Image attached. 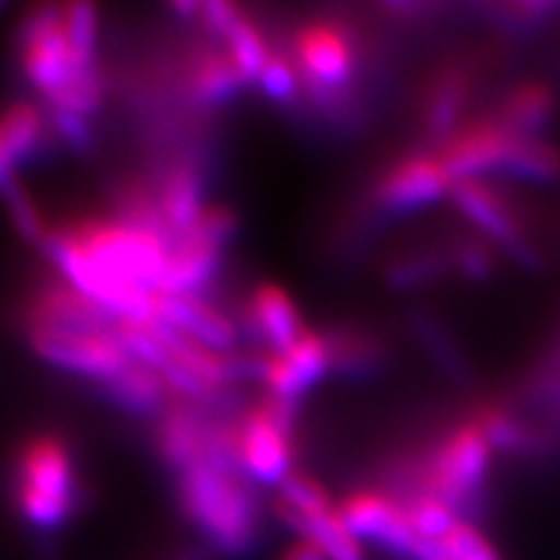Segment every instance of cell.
<instances>
[{
    "instance_id": "32",
    "label": "cell",
    "mask_w": 560,
    "mask_h": 560,
    "mask_svg": "<svg viewBox=\"0 0 560 560\" xmlns=\"http://www.w3.org/2000/svg\"><path fill=\"white\" fill-rule=\"evenodd\" d=\"M457 268L465 278L482 280L493 270V257L490 252L478 242H465L457 247Z\"/></svg>"
},
{
    "instance_id": "17",
    "label": "cell",
    "mask_w": 560,
    "mask_h": 560,
    "mask_svg": "<svg viewBox=\"0 0 560 560\" xmlns=\"http://www.w3.org/2000/svg\"><path fill=\"white\" fill-rule=\"evenodd\" d=\"M223 252L226 247L206 240L195 229L187 231L172 242L159 293H202L210 280L219 276Z\"/></svg>"
},
{
    "instance_id": "29",
    "label": "cell",
    "mask_w": 560,
    "mask_h": 560,
    "mask_svg": "<svg viewBox=\"0 0 560 560\" xmlns=\"http://www.w3.org/2000/svg\"><path fill=\"white\" fill-rule=\"evenodd\" d=\"M462 104H465V81L459 75H446L444 81H439L436 91H433L431 104H429V130L436 138H450L454 136V122H457Z\"/></svg>"
},
{
    "instance_id": "2",
    "label": "cell",
    "mask_w": 560,
    "mask_h": 560,
    "mask_svg": "<svg viewBox=\"0 0 560 560\" xmlns=\"http://www.w3.org/2000/svg\"><path fill=\"white\" fill-rule=\"evenodd\" d=\"M13 501L21 520L37 529H58L75 506V462L52 433L26 439L13 459Z\"/></svg>"
},
{
    "instance_id": "7",
    "label": "cell",
    "mask_w": 560,
    "mask_h": 560,
    "mask_svg": "<svg viewBox=\"0 0 560 560\" xmlns=\"http://www.w3.org/2000/svg\"><path fill=\"white\" fill-rule=\"evenodd\" d=\"M490 441L482 433L478 420L459 425L452 436H446L433 454L425 493L439 495L457 511L478 493L488 475Z\"/></svg>"
},
{
    "instance_id": "28",
    "label": "cell",
    "mask_w": 560,
    "mask_h": 560,
    "mask_svg": "<svg viewBox=\"0 0 560 560\" xmlns=\"http://www.w3.org/2000/svg\"><path fill=\"white\" fill-rule=\"evenodd\" d=\"M276 509L291 511L296 516H314L322 511L335 509V503L317 478L306 472H291L289 478L278 486V501Z\"/></svg>"
},
{
    "instance_id": "22",
    "label": "cell",
    "mask_w": 560,
    "mask_h": 560,
    "mask_svg": "<svg viewBox=\"0 0 560 560\" xmlns=\"http://www.w3.org/2000/svg\"><path fill=\"white\" fill-rule=\"evenodd\" d=\"M247 86L240 68L234 66L226 50H210L195 58L190 73H187V89L198 104L219 107L234 100Z\"/></svg>"
},
{
    "instance_id": "4",
    "label": "cell",
    "mask_w": 560,
    "mask_h": 560,
    "mask_svg": "<svg viewBox=\"0 0 560 560\" xmlns=\"http://www.w3.org/2000/svg\"><path fill=\"white\" fill-rule=\"evenodd\" d=\"M19 60L24 81L47 104L83 75L70 52L62 3H45L26 13L19 24Z\"/></svg>"
},
{
    "instance_id": "24",
    "label": "cell",
    "mask_w": 560,
    "mask_h": 560,
    "mask_svg": "<svg viewBox=\"0 0 560 560\" xmlns=\"http://www.w3.org/2000/svg\"><path fill=\"white\" fill-rule=\"evenodd\" d=\"M66 13V32L79 73L96 70V47H100V9L86 0L62 5Z\"/></svg>"
},
{
    "instance_id": "12",
    "label": "cell",
    "mask_w": 560,
    "mask_h": 560,
    "mask_svg": "<svg viewBox=\"0 0 560 560\" xmlns=\"http://www.w3.org/2000/svg\"><path fill=\"white\" fill-rule=\"evenodd\" d=\"M514 132L501 122H480L457 128L454 136L444 140L436 156L450 177L457 182L478 179L480 174L493 170H506V159L514 143Z\"/></svg>"
},
{
    "instance_id": "23",
    "label": "cell",
    "mask_w": 560,
    "mask_h": 560,
    "mask_svg": "<svg viewBox=\"0 0 560 560\" xmlns=\"http://www.w3.org/2000/svg\"><path fill=\"white\" fill-rule=\"evenodd\" d=\"M552 109H556V100H552L548 86H542V83H522L503 102L499 122L509 132H514V136L537 138V132L548 125Z\"/></svg>"
},
{
    "instance_id": "33",
    "label": "cell",
    "mask_w": 560,
    "mask_h": 560,
    "mask_svg": "<svg viewBox=\"0 0 560 560\" xmlns=\"http://www.w3.org/2000/svg\"><path fill=\"white\" fill-rule=\"evenodd\" d=\"M278 560H327V558H325V552L317 548V545L296 537V540H293L289 548L280 552Z\"/></svg>"
},
{
    "instance_id": "19",
    "label": "cell",
    "mask_w": 560,
    "mask_h": 560,
    "mask_svg": "<svg viewBox=\"0 0 560 560\" xmlns=\"http://www.w3.org/2000/svg\"><path fill=\"white\" fill-rule=\"evenodd\" d=\"M45 115L37 104L16 102L0 112V185L16 177V170L39 149Z\"/></svg>"
},
{
    "instance_id": "30",
    "label": "cell",
    "mask_w": 560,
    "mask_h": 560,
    "mask_svg": "<svg viewBox=\"0 0 560 560\" xmlns=\"http://www.w3.org/2000/svg\"><path fill=\"white\" fill-rule=\"evenodd\" d=\"M257 86L268 100L278 104H289L299 96V91L304 83H301L299 68L293 62L291 55L283 52H270L268 62H265L260 75H257Z\"/></svg>"
},
{
    "instance_id": "3",
    "label": "cell",
    "mask_w": 560,
    "mask_h": 560,
    "mask_svg": "<svg viewBox=\"0 0 560 560\" xmlns=\"http://www.w3.org/2000/svg\"><path fill=\"white\" fill-rule=\"evenodd\" d=\"M296 405L272 400L265 395L252 405L244 418L234 425V462L252 486L278 488L296 472L293 467V416Z\"/></svg>"
},
{
    "instance_id": "18",
    "label": "cell",
    "mask_w": 560,
    "mask_h": 560,
    "mask_svg": "<svg viewBox=\"0 0 560 560\" xmlns=\"http://www.w3.org/2000/svg\"><path fill=\"white\" fill-rule=\"evenodd\" d=\"M153 198H156L161 223H164L172 242L185 236L187 231H192V226L202 215V210L208 206L202 177L190 164L172 166V170L161 177Z\"/></svg>"
},
{
    "instance_id": "1",
    "label": "cell",
    "mask_w": 560,
    "mask_h": 560,
    "mask_svg": "<svg viewBox=\"0 0 560 560\" xmlns=\"http://www.w3.org/2000/svg\"><path fill=\"white\" fill-rule=\"evenodd\" d=\"M179 506L200 535L226 556H242L260 535V506L252 482L229 462H200L179 472Z\"/></svg>"
},
{
    "instance_id": "13",
    "label": "cell",
    "mask_w": 560,
    "mask_h": 560,
    "mask_svg": "<svg viewBox=\"0 0 560 560\" xmlns=\"http://www.w3.org/2000/svg\"><path fill=\"white\" fill-rule=\"evenodd\" d=\"M452 198L457 202L462 213L478 226L488 240L501 244L503 249L511 252L516 260L535 262V249L524 234L520 219L511 210L506 200L499 192L490 190L486 182L480 179H465L457 182L452 190Z\"/></svg>"
},
{
    "instance_id": "16",
    "label": "cell",
    "mask_w": 560,
    "mask_h": 560,
    "mask_svg": "<svg viewBox=\"0 0 560 560\" xmlns=\"http://www.w3.org/2000/svg\"><path fill=\"white\" fill-rule=\"evenodd\" d=\"M247 317L252 332L260 338L268 350H285L304 335V322L296 301L283 285L265 280L249 293Z\"/></svg>"
},
{
    "instance_id": "21",
    "label": "cell",
    "mask_w": 560,
    "mask_h": 560,
    "mask_svg": "<svg viewBox=\"0 0 560 560\" xmlns=\"http://www.w3.org/2000/svg\"><path fill=\"white\" fill-rule=\"evenodd\" d=\"M102 387L120 408L136 412V416H156V412L161 416L166 410V400H170L166 382L156 371L138 361H130L120 374L112 376Z\"/></svg>"
},
{
    "instance_id": "15",
    "label": "cell",
    "mask_w": 560,
    "mask_h": 560,
    "mask_svg": "<svg viewBox=\"0 0 560 560\" xmlns=\"http://www.w3.org/2000/svg\"><path fill=\"white\" fill-rule=\"evenodd\" d=\"M200 19L206 21L210 32H215L223 39L231 60L240 68L242 79L247 83H255L272 50L265 45V37L247 19V13L236 3L208 0V3H202Z\"/></svg>"
},
{
    "instance_id": "5",
    "label": "cell",
    "mask_w": 560,
    "mask_h": 560,
    "mask_svg": "<svg viewBox=\"0 0 560 560\" xmlns=\"http://www.w3.org/2000/svg\"><path fill=\"white\" fill-rule=\"evenodd\" d=\"M32 353L68 374L109 382L132 361L117 338V330H58V327H26Z\"/></svg>"
},
{
    "instance_id": "27",
    "label": "cell",
    "mask_w": 560,
    "mask_h": 560,
    "mask_svg": "<svg viewBox=\"0 0 560 560\" xmlns=\"http://www.w3.org/2000/svg\"><path fill=\"white\" fill-rule=\"evenodd\" d=\"M405 511H408L416 535L425 542H441L459 524L457 511L425 490L405 503Z\"/></svg>"
},
{
    "instance_id": "11",
    "label": "cell",
    "mask_w": 560,
    "mask_h": 560,
    "mask_svg": "<svg viewBox=\"0 0 560 560\" xmlns=\"http://www.w3.org/2000/svg\"><path fill=\"white\" fill-rule=\"evenodd\" d=\"M153 319L221 353H231L240 340L236 322L202 293H156Z\"/></svg>"
},
{
    "instance_id": "8",
    "label": "cell",
    "mask_w": 560,
    "mask_h": 560,
    "mask_svg": "<svg viewBox=\"0 0 560 560\" xmlns=\"http://www.w3.org/2000/svg\"><path fill=\"white\" fill-rule=\"evenodd\" d=\"M291 58L299 68L301 83L319 96H335L353 81L355 47L350 34L332 21H312L299 30Z\"/></svg>"
},
{
    "instance_id": "9",
    "label": "cell",
    "mask_w": 560,
    "mask_h": 560,
    "mask_svg": "<svg viewBox=\"0 0 560 560\" xmlns=\"http://www.w3.org/2000/svg\"><path fill=\"white\" fill-rule=\"evenodd\" d=\"M338 511L361 542H376L397 556L418 560L425 540H420L412 529L405 503L392 499L389 493L376 488L353 490L342 499Z\"/></svg>"
},
{
    "instance_id": "14",
    "label": "cell",
    "mask_w": 560,
    "mask_h": 560,
    "mask_svg": "<svg viewBox=\"0 0 560 560\" xmlns=\"http://www.w3.org/2000/svg\"><path fill=\"white\" fill-rule=\"evenodd\" d=\"M26 327H58V330H112L117 322L96 301L73 285L52 280L32 293L26 306Z\"/></svg>"
},
{
    "instance_id": "26",
    "label": "cell",
    "mask_w": 560,
    "mask_h": 560,
    "mask_svg": "<svg viewBox=\"0 0 560 560\" xmlns=\"http://www.w3.org/2000/svg\"><path fill=\"white\" fill-rule=\"evenodd\" d=\"M506 172L529 182H550L560 174V156L540 138L516 136L506 159Z\"/></svg>"
},
{
    "instance_id": "10",
    "label": "cell",
    "mask_w": 560,
    "mask_h": 560,
    "mask_svg": "<svg viewBox=\"0 0 560 560\" xmlns=\"http://www.w3.org/2000/svg\"><path fill=\"white\" fill-rule=\"evenodd\" d=\"M454 190L436 153H408L397 159L376 182V202L387 210H418Z\"/></svg>"
},
{
    "instance_id": "25",
    "label": "cell",
    "mask_w": 560,
    "mask_h": 560,
    "mask_svg": "<svg viewBox=\"0 0 560 560\" xmlns=\"http://www.w3.org/2000/svg\"><path fill=\"white\" fill-rule=\"evenodd\" d=\"M0 195H3V202H5V208H9V215H11V223H13V229L21 234V240L34 244V247H39V249L45 247L52 226L47 223L39 202L34 200V195L26 190L24 185H21L19 177L3 182V185H0Z\"/></svg>"
},
{
    "instance_id": "20",
    "label": "cell",
    "mask_w": 560,
    "mask_h": 560,
    "mask_svg": "<svg viewBox=\"0 0 560 560\" xmlns=\"http://www.w3.org/2000/svg\"><path fill=\"white\" fill-rule=\"evenodd\" d=\"M276 514L285 527L296 532V537H301V540L317 545L327 560H366L363 542L342 522L338 506L314 516H296L283 509H276Z\"/></svg>"
},
{
    "instance_id": "31",
    "label": "cell",
    "mask_w": 560,
    "mask_h": 560,
    "mask_svg": "<svg viewBox=\"0 0 560 560\" xmlns=\"http://www.w3.org/2000/svg\"><path fill=\"white\" fill-rule=\"evenodd\" d=\"M446 560H499V552L493 550L486 537L480 535L472 524L459 522L450 535L441 540Z\"/></svg>"
},
{
    "instance_id": "6",
    "label": "cell",
    "mask_w": 560,
    "mask_h": 560,
    "mask_svg": "<svg viewBox=\"0 0 560 560\" xmlns=\"http://www.w3.org/2000/svg\"><path fill=\"white\" fill-rule=\"evenodd\" d=\"M249 371L262 382L272 400L296 405L332 369L330 335L304 330L285 350H265L249 361Z\"/></svg>"
}]
</instances>
